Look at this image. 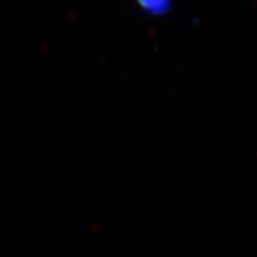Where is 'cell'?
<instances>
[{
  "mask_svg": "<svg viewBox=\"0 0 257 257\" xmlns=\"http://www.w3.org/2000/svg\"><path fill=\"white\" fill-rule=\"evenodd\" d=\"M139 6L149 12V13H163L169 9L170 0H138Z\"/></svg>",
  "mask_w": 257,
  "mask_h": 257,
  "instance_id": "6da1fadb",
  "label": "cell"
}]
</instances>
